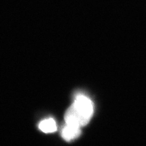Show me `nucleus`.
<instances>
[{
	"label": "nucleus",
	"mask_w": 146,
	"mask_h": 146,
	"mask_svg": "<svg viewBox=\"0 0 146 146\" xmlns=\"http://www.w3.org/2000/svg\"><path fill=\"white\" fill-rule=\"evenodd\" d=\"M93 114V106L91 100L84 95H79L66 111L65 120L67 124L81 127L88 124Z\"/></svg>",
	"instance_id": "nucleus-1"
},
{
	"label": "nucleus",
	"mask_w": 146,
	"mask_h": 146,
	"mask_svg": "<svg viewBox=\"0 0 146 146\" xmlns=\"http://www.w3.org/2000/svg\"><path fill=\"white\" fill-rule=\"evenodd\" d=\"M80 128L76 125L66 124L62 130V138L66 141H70L78 138L81 133Z\"/></svg>",
	"instance_id": "nucleus-2"
},
{
	"label": "nucleus",
	"mask_w": 146,
	"mask_h": 146,
	"mask_svg": "<svg viewBox=\"0 0 146 146\" xmlns=\"http://www.w3.org/2000/svg\"><path fill=\"white\" fill-rule=\"evenodd\" d=\"M38 128L40 130L46 133H53L57 130L56 123L52 118L42 121L39 124Z\"/></svg>",
	"instance_id": "nucleus-3"
}]
</instances>
